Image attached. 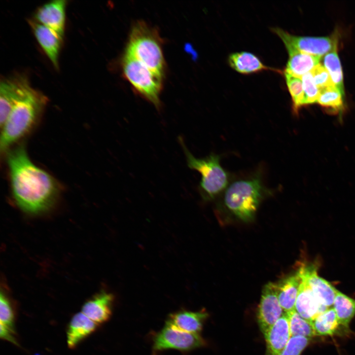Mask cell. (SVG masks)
<instances>
[{
  "instance_id": "cell-10",
  "label": "cell",
  "mask_w": 355,
  "mask_h": 355,
  "mask_svg": "<svg viewBox=\"0 0 355 355\" xmlns=\"http://www.w3.org/2000/svg\"><path fill=\"white\" fill-rule=\"evenodd\" d=\"M30 86L23 75L5 78L0 83V125L2 126L13 106Z\"/></svg>"
},
{
  "instance_id": "cell-21",
  "label": "cell",
  "mask_w": 355,
  "mask_h": 355,
  "mask_svg": "<svg viewBox=\"0 0 355 355\" xmlns=\"http://www.w3.org/2000/svg\"><path fill=\"white\" fill-rule=\"evenodd\" d=\"M228 62L232 68L243 74H250L268 70L281 72L279 70L266 66L255 55L245 51L232 53L229 56Z\"/></svg>"
},
{
  "instance_id": "cell-14",
  "label": "cell",
  "mask_w": 355,
  "mask_h": 355,
  "mask_svg": "<svg viewBox=\"0 0 355 355\" xmlns=\"http://www.w3.org/2000/svg\"><path fill=\"white\" fill-rule=\"evenodd\" d=\"M301 279L295 305V310L304 319L311 321L320 313L328 309L319 301L307 279L298 269Z\"/></svg>"
},
{
  "instance_id": "cell-17",
  "label": "cell",
  "mask_w": 355,
  "mask_h": 355,
  "mask_svg": "<svg viewBox=\"0 0 355 355\" xmlns=\"http://www.w3.org/2000/svg\"><path fill=\"white\" fill-rule=\"evenodd\" d=\"M98 324L82 312L73 316L67 328V343L69 348L73 349L83 339L93 333Z\"/></svg>"
},
{
  "instance_id": "cell-18",
  "label": "cell",
  "mask_w": 355,
  "mask_h": 355,
  "mask_svg": "<svg viewBox=\"0 0 355 355\" xmlns=\"http://www.w3.org/2000/svg\"><path fill=\"white\" fill-rule=\"evenodd\" d=\"M208 316L204 311H181L170 315L166 324L184 332L199 333Z\"/></svg>"
},
{
  "instance_id": "cell-20",
  "label": "cell",
  "mask_w": 355,
  "mask_h": 355,
  "mask_svg": "<svg viewBox=\"0 0 355 355\" xmlns=\"http://www.w3.org/2000/svg\"><path fill=\"white\" fill-rule=\"evenodd\" d=\"M287 52L288 60L284 72L298 77L311 71L321 59L295 49L287 50Z\"/></svg>"
},
{
  "instance_id": "cell-19",
  "label": "cell",
  "mask_w": 355,
  "mask_h": 355,
  "mask_svg": "<svg viewBox=\"0 0 355 355\" xmlns=\"http://www.w3.org/2000/svg\"><path fill=\"white\" fill-rule=\"evenodd\" d=\"M301 279L297 270L276 283L278 296L284 313L295 310Z\"/></svg>"
},
{
  "instance_id": "cell-5",
  "label": "cell",
  "mask_w": 355,
  "mask_h": 355,
  "mask_svg": "<svg viewBox=\"0 0 355 355\" xmlns=\"http://www.w3.org/2000/svg\"><path fill=\"white\" fill-rule=\"evenodd\" d=\"M178 140L186 156L188 167L201 175L199 189L202 198L205 200L214 199L226 189L229 182L228 173L220 165V156L212 153L203 158H196L188 150L182 138L179 137Z\"/></svg>"
},
{
  "instance_id": "cell-1",
  "label": "cell",
  "mask_w": 355,
  "mask_h": 355,
  "mask_svg": "<svg viewBox=\"0 0 355 355\" xmlns=\"http://www.w3.org/2000/svg\"><path fill=\"white\" fill-rule=\"evenodd\" d=\"M7 163L12 195L16 205L31 214L51 209L60 191L55 178L31 160L22 145L8 151Z\"/></svg>"
},
{
  "instance_id": "cell-9",
  "label": "cell",
  "mask_w": 355,
  "mask_h": 355,
  "mask_svg": "<svg viewBox=\"0 0 355 355\" xmlns=\"http://www.w3.org/2000/svg\"><path fill=\"white\" fill-rule=\"evenodd\" d=\"M279 301L276 283L269 282L262 291L257 319L263 336L284 314Z\"/></svg>"
},
{
  "instance_id": "cell-2",
  "label": "cell",
  "mask_w": 355,
  "mask_h": 355,
  "mask_svg": "<svg viewBox=\"0 0 355 355\" xmlns=\"http://www.w3.org/2000/svg\"><path fill=\"white\" fill-rule=\"evenodd\" d=\"M47 98L31 86L16 101L1 127L0 151L5 152L28 134L40 117Z\"/></svg>"
},
{
  "instance_id": "cell-13",
  "label": "cell",
  "mask_w": 355,
  "mask_h": 355,
  "mask_svg": "<svg viewBox=\"0 0 355 355\" xmlns=\"http://www.w3.org/2000/svg\"><path fill=\"white\" fill-rule=\"evenodd\" d=\"M34 35L43 51L56 69L59 68V56L63 37L51 29L37 22L30 20Z\"/></svg>"
},
{
  "instance_id": "cell-24",
  "label": "cell",
  "mask_w": 355,
  "mask_h": 355,
  "mask_svg": "<svg viewBox=\"0 0 355 355\" xmlns=\"http://www.w3.org/2000/svg\"><path fill=\"white\" fill-rule=\"evenodd\" d=\"M344 96L336 86L320 90L317 103L333 113H342L344 109Z\"/></svg>"
},
{
  "instance_id": "cell-25",
  "label": "cell",
  "mask_w": 355,
  "mask_h": 355,
  "mask_svg": "<svg viewBox=\"0 0 355 355\" xmlns=\"http://www.w3.org/2000/svg\"><path fill=\"white\" fill-rule=\"evenodd\" d=\"M323 66L328 72L333 84L344 94L343 74L337 48L324 55Z\"/></svg>"
},
{
  "instance_id": "cell-15",
  "label": "cell",
  "mask_w": 355,
  "mask_h": 355,
  "mask_svg": "<svg viewBox=\"0 0 355 355\" xmlns=\"http://www.w3.org/2000/svg\"><path fill=\"white\" fill-rule=\"evenodd\" d=\"M113 300L112 294L102 290L84 303L81 312L98 325L104 323L111 315Z\"/></svg>"
},
{
  "instance_id": "cell-29",
  "label": "cell",
  "mask_w": 355,
  "mask_h": 355,
  "mask_svg": "<svg viewBox=\"0 0 355 355\" xmlns=\"http://www.w3.org/2000/svg\"><path fill=\"white\" fill-rule=\"evenodd\" d=\"M305 94V105L317 103L320 90L316 85L311 72L301 77Z\"/></svg>"
},
{
  "instance_id": "cell-8",
  "label": "cell",
  "mask_w": 355,
  "mask_h": 355,
  "mask_svg": "<svg viewBox=\"0 0 355 355\" xmlns=\"http://www.w3.org/2000/svg\"><path fill=\"white\" fill-rule=\"evenodd\" d=\"M205 344V341L199 333L184 332L166 324L155 336L153 349L154 352L168 349L188 351Z\"/></svg>"
},
{
  "instance_id": "cell-11",
  "label": "cell",
  "mask_w": 355,
  "mask_h": 355,
  "mask_svg": "<svg viewBox=\"0 0 355 355\" xmlns=\"http://www.w3.org/2000/svg\"><path fill=\"white\" fill-rule=\"evenodd\" d=\"M316 263L302 264L299 270L307 279L311 289L320 302L325 307L333 305L337 289L329 282L318 274Z\"/></svg>"
},
{
  "instance_id": "cell-22",
  "label": "cell",
  "mask_w": 355,
  "mask_h": 355,
  "mask_svg": "<svg viewBox=\"0 0 355 355\" xmlns=\"http://www.w3.org/2000/svg\"><path fill=\"white\" fill-rule=\"evenodd\" d=\"M311 323L316 335L332 336L339 332L341 326L333 308H329L318 315Z\"/></svg>"
},
{
  "instance_id": "cell-12",
  "label": "cell",
  "mask_w": 355,
  "mask_h": 355,
  "mask_svg": "<svg viewBox=\"0 0 355 355\" xmlns=\"http://www.w3.org/2000/svg\"><path fill=\"white\" fill-rule=\"evenodd\" d=\"M67 1L56 0L49 1L40 6L35 12L37 22L56 32L64 36L66 23Z\"/></svg>"
},
{
  "instance_id": "cell-16",
  "label": "cell",
  "mask_w": 355,
  "mask_h": 355,
  "mask_svg": "<svg viewBox=\"0 0 355 355\" xmlns=\"http://www.w3.org/2000/svg\"><path fill=\"white\" fill-rule=\"evenodd\" d=\"M264 337L266 344L265 355H281L291 337L285 313Z\"/></svg>"
},
{
  "instance_id": "cell-6",
  "label": "cell",
  "mask_w": 355,
  "mask_h": 355,
  "mask_svg": "<svg viewBox=\"0 0 355 355\" xmlns=\"http://www.w3.org/2000/svg\"><path fill=\"white\" fill-rule=\"evenodd\" d=\"M123 74L136 90L159 109L162 78L135 58L125 52L122 61Z\"/></svg>"
},
{
  "instance_id": "cell-27",
  "label": "cell",
  "mask_w": 355,
  "mask_h": 355,
  "mask_svg": "<svg viewBox=\"0 0 355 355\" xmlns=\"http://www.w3.org/2000/svg\"><path fill=\"white\" fill-rule=\"evenodd\" d=\"M285 82L292 102V109L297 113L305 105V94L301 78L284 72Z\"/></svg>"
},
{
  "instance_id": "cell-30",
  "label": "cell",
  "mask_w": 355,
  "mask_h": 355,
  "mask_svg": "<svg viewBox=\"0 0 355 355\" xmlns=\"http://www.w3.org/2000/svg\"><path fill=\"white\" fill-rule=\"evenodd\" d=\"M311 72L316 85L320 90L335 86L328 72L320 63Z\"/></svg>"
},
{
  "instance_id": "cell-4",
  "label": "cell",
  "mask_w": 355,
  "mask_h": 355,
  "mask_svg": "<svg viewBox=\"0 0 355 355\" xmlns=\"http://www.w3.org/2000/svg\"><path fill=\"white\" fill-rule=\"evenodd\" d=\"M125 52L163 76L165 63L160 39L157 32L145 22L137 21L133 25Z\"/></svg>"
},
{
  "instance_id": "cell-26",
  "label": "cell",
  "mask_w": 355,
  "mask_h": 355,
  "mask_svg": "<svg viewBox=\"0 0 355 355\" xmlns=\"http://www.w3.org/2000/svg\"><path fill=\"white\" fill-rule=\"evenodd\" d=\"M285 313L291 337L302 336L310 339L316 336L311 322L302 317L295 310Z\"/></svg>"
},
{
  "instance_id": "cell-32",
  "label": "cell",
  "mask_w": 355,
  "mask_h": 355,
  "mask_svg": "<svg viewBox=\"0 0 355 355\" xmlns=\"http://www.w3.org/2000/svg\"><path fill=\"white\" fill-rule=\"evenodd\" d=\"M0 336L2 339L7 340L15 345H18L15 330L1 323H0Z\"/></svg>"
},
{
  "instance_id": "cell-23",
  "label": "cell",
  "mask_w": 355,
  "mask_h": 355,
  "mask_svg": "<svg viewBox=\"0 0 355 355\" xmlns=\"http://www.w3.org/2000/svg\"><path fill=\"white\" fill-rule=\"evenodd\" d=\"M333 306L341 326L348 331L355 316V299L338 290Z\"/></svg>"
},
{
  "instance_id": "cell-31",
  "label": "cell",
  "mask_w": 355,
  "mask_h": 355,
  "mask_svg": "<svg viewBox=\"0 0 355 355\" xmlns=\"http://www.w3.org/2000/svg\"><path fill=\"white\" fill-rule=\"evenodd\" d=\"M310 338L302 336L291 337L281 355H300L310 342Z\"/></svg>"
},
{
  "instance_id": "cell-7",
  "label": "cell",
  "mask_w": 355,
  "mask_h": 355,
  "mask_svg": "<svg viewBox=\"0 0 355 355\" xmlns=\"http://www.w3.org/2000/svg\"><path fill=\"white\" fill-rule=\"evenodd\" d=\"M283 41L287 50L295 49L313 56L321 57L337 48L338 38L335 33L331 36H297L279 28L272 29Z\"/></svg>"
},
{
  "instance_id": "cell-28",
  "label": "cell",
  "mask_w": 355,
  "mask_h": 355,
  "mask_svg": "<svg viewBox=\"0 0 355 355\" xmlns=\"http://www.w3.org/2000/svg\"><path fill=\"white\" fill-rule=\"evenodd\" d=\"M15 310L4 289L0 296V323L14 329Z\"/></svg>"
},
{
  "instance_id": "cell-3",
  "label": "cell",
  "mask_w": 355,
  "mask_h": 355,
  "mask_svg": "<svg viewBox=\"0 0 355 355\" xmlns=\"http://www.w3.org/2000/svg\"><path fill=\"white\" fill-rule=\"evenodd\" d=\"M268 193L260 174H255L232 181L225 190L223 204L237 218L247 222L253 219L260 202Z\"/></svg>"
}]
</instances>
